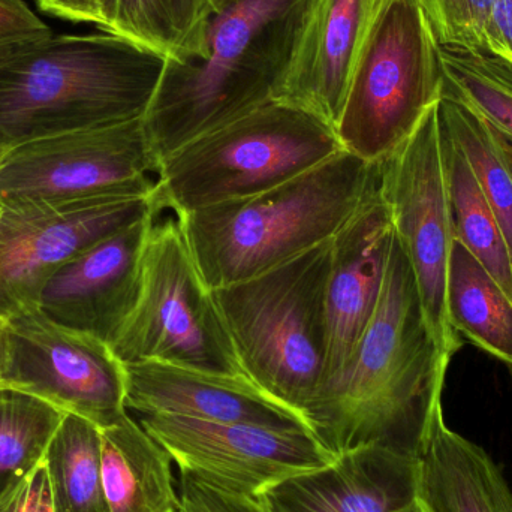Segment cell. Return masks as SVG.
<instances>
[{"label": "cell", "mask_w": 512, "mask_h": 512, "mask_svg": "<svg viewBox=\"0 0 512 512\" xmlns=\"http://www.w3.org/2000/svg\"><path fill=\"white\" fill-rule=\"evenodd\" d=\"M441 51L444 90L512 138V65L486 51L450 45H441Z\"/></svg>", "instance_id": "27"}, {"label": "cell", "mask_w": 512, "mask_h": 512, "mask_svg": "<svg viewBox=\"0 0 512 512\" xmlns=\"http://www.w3.org/2000/svg\"><path fill=\"white\" fill-rule=\"evenodd\" d=\"M53 35L24 0H0V50L26 47Z\"/></svg>", "instance_id": "30"}, {"label": "cell", "mask_w": 512, "mask_h": 512, "mask_svg": "<svg viewBox=\"0 0 512 512\" xmlns=\"http://www.w3.org/2000/svg\"><path fill=\"white\" fill-rule=\"evenodd\" d=\"M441 45L486 51L490 0H420Z\"/></svg>", "instance_id": "28"}, {"label": "cell", "mask_w": 512, "mask_h": 512, "mask_svg": "<svg viewBox=\"0 0 512 512\" xmlns=\"http://www.w3.org/2000/svg\"><path fill=\"white\" fill-rule=\"evenodd\" d=\"M36 5L50 17L93 24L101 29V0H36Z\"/></svg>", "instance_id": "33"}, {"label": "cell", "mask_w": 512, "mask_h": 512, "mask_svg": "<svg viewBox=\"0 0 512 512\" xmlns=\"http://www.w3.org/2000/svg\"><path fill=\"white\" fill-rule=\"evenodd\" d=\"M0 316L38 306L45 283L105 237L161 212L155 195L80 200H2Z\"/></svg>", "instance_id": "10"}, {"label": "cell", "mask_w": 512, "mask_h": 512, "mask_svg": "<svg viewBox=\"0 0 512 512\" xmlns=\"http://www.w3.org/2000/svg\"><path fill=\"white\" fill-rule=\"evenodd\" d=\"M381 197L414 273L427 325L448 358L462 339L448 322L447 282L454 231L442 158L438 104L411 137L379 162Z\"/></svg>", "instance_id": "9"}, {"label": "cell", "mask_w": 512, "mask_h": 512, "mask_svg": "<svg viewBox=\"0 0 512 512\" xmlns=\"http://www.w3.org/2000/svg\"><path fill=\"white\" fill-rule=\"evenodd\" d=\"M424 512H512V490L492 457L451 430L439 406L420 456Z\"/></svg>", "instance_id": "19"}, {"label": "cell", "mask_w": 512, "mask_h": 512, "mask_svg": "<svg viewBox=\"0 0 512 512\" xmlns=\"http://www.w3.org/2000/svg\"><path fill=\"white\" fill-rule=\"evenodd\" d=\"M486 53L512 65V0H490Z\"/></svg>", "instance_id": "32"}, {"label": "cell", "mask_w": 512, "mask_h": 512, "mask_svg": "<svg viewBox=\"0 0 512 512\" xmlns=\"http://www.w3.org/2000/svg\"><path fill=\"white\" fill-rule=\"evenodd\" d=\"M393 240V221L381 189L331 240L324 381L342 367L375 315Z\"/></svg>", "instance_id": "17"}, {"label": "cell", "mask_w": 512, "mask_h": 512, "mask_svg": "<svg viewBox=\"0 0 512 512\" xmlns=\"http://www.w3.org/2000/svg\"><path fill=\"white\" fill-rule=\"evenodd\" d=\"M53 512H111L101 474V430L66 414L47 454Z\"/></svg>", "instance_id": "24"}, {"label": "cell", "mask_w": 512, "mask_h": 512, "mask_svg": "<svg viewBox=\"0 0 512 512\" xmlns=\"http://www.w3.org/2000/svg\"><path fill=\"white\" fill-rule=\"evenodd\" d=\"M315 0H213L188 54L167 59L143 117L153 156L274 101Z\"/></svg>", "instance_id": "2"}, {"label": "cell", "mask_w": 512, "mask_h": 512, "mask_svg": "<svg viewBox=\"0 0 512 512\" xmlns=\"http://www.w3.org/2000/svg\"><path fill=\"white\" fill-rule=\"evenodd\" d=\"M165 62L105 32L20 48L0 63V149L143 119Z\"/></svg>", "instance_id": "4"}, {"label": "cell", "mask_w": 512, "mask_h": 512, "mask_svg": "<svg viewBox=\"0 0 512 512\" xmlns=\"http://www.w3.org/2000/svg\"><path fill=\"white\" fill-rule=\"evenodd\" d=\"M65 415L38 397L0 387V501L44 462Z\"/></svg>", "instance_id": "26"}, {"label": "cell", "mask_w": 512, "mask_h": 512, "mask_svg": "<svg viewBox=\"0 0 512 512\" xmlns=\"http://www.w3.org/2000/svg\"><path fill=\"white\" fill-rule=\"evenodd\" d=\"M438 117L442 131L462 150L492 204L512 255V176L492 126L471 105L447 90H442Z\"/></svg>", "instance_id": "25"}, {"label": "cell", "mask_w": 512, "mask_h": 512, "mask_svg": "<svg viewBox=\"0 0 512 512\" xmlns=\"http://www.w3.org/2000/svg\"><path fill=\"white\" fill-rule=\"evenodd\" d=\"M492 126L493 134H495L496 143H498L499 150H501L502 158L507 162L508 170L512 176V138L505 135L504 132L498 131L495 126Z\"/></svg>", "instance_id": "35"}, {"label": "cell", "mask_w": 512, "mask_h": 512, "mask_svg": "<svg viewBox=\"0 0 512 512\" xmlns=\"http://www.w3.org/2000/svg\"><path fill=\"white\" fill-rule=\"evenodd\" d=\"M153 222L143 219L74 256L45 283L36 307L51 321L110 345L137 303Z\"/></svg>", "instance_id": "14"}, {"label": "cell", "mask_w": 512, "mask_h": 512, "mask_svg": "<svg viewBox=\"0 0 512 512\" xmlns=\"http://www.w3.org/2000/svg\"><path fill=\"white\" fill-rule=\"evenodd\" d=\"M382 0H315L274 101L336 128L349 77Z\"/></svg>", "instance_id": "18"}, {"label": "cell", "mask_w": 512, "mask_h": 512, "mask_svg": "<svg viewBox=\"0 0 512 512\" xmlns=\"http://www.w3.org/2000/svg\"><path fill=\"white\" fill-rule=\"evenodd\" d=\"M179 471L234 495L258 498L268 487L336 462L310 430L213 423L176 415H138Z\"/></svg>", "instance_id": "12"}, {"label": "cell", "mask_w": 512, "mask_h": 512, "mask_svg": "<svg viewBox=\"0 0 512 512\" xmlns=\"http://www.w3.org/2000/svg\"><path fill=\"white\" fill-rule=\"evenodd\" d=\"M159 165L143 119L39 138L8 149L0 162L2 200L147 197Z\"/></svg>", "instance_id": "11"}, {"label": "cell", "mask_w": 512, "mask_h": 512, "mask_svg": "<svg viewBox=\"0 0 512 512\" xmlns=\"http://www.w3.org/2000/svg\"><path fill=\"white\" fill-rule=\"evenodd\" d=\"M0 512H53L50 480L44 462L0 501Z\"/></svg>", "instance_id": "31"}, {"label": "cell", "mask_w": 512, "mask_h": 512, "mask_svg": "<svg viewBox=\"0 0 512 512\" xmlns=\"http://www.w3.org/2000/svg\"><path fill=\"white\" fill-rule=\"evenodd\" d=\"M123 366L126 409L137 415H176L213 423L310 430L300 412L277 402L243 376L161 361Z\"/></svg>", "instance_id": "16"}, {"label": "cell", "mask_w": 512, "mask_h": 512, "mask_svg": "<svg viewBox=\"0 0 512 512\" xmlns=\"http://www.w3.org/2000/svg\"><path fill=\"white\" fill-rule=\"evenodd\" d=\"M256 501L267 512H424L420 460L387 445H366L268 487Z\"/></svg>", "instance_id": "15"}, {"label": "cell", "mask_w": 512, "mask_h": 512, "mask_svg": "<svg viewBox=\"0 0 512 512\" xmlns=\"http://www.w3.org/2000/svg\"><path fill=\"white\" fill-rule=\"evenodd\" d=\"M379 162L342 150L262 194L177 216L210 289L273 270L330 242L379 194Z\"/></svg>", "instance_id": "3"}, {"label": "cell", "mask_w": 512, "mask_h": 512, "mask_svg": "<svg viewBox=\"0 0 512 512\" xmlns=\"http://www.w3.org/2000/svg\"><path fill=\"white\" fill-rule=\"evenodd\" d=\"M8 321L11 352L0 387L38 397L99 429L128 415L125 366L108 343L51 321L38 307Z\"/></svg>", "instance_id": "13"}, {"label": "cell", "mask_w": 512, "mask_h": 512, "mask_svg": "<svg viewBox=\"0 0 512 512\" xmlns=\"http://www.w3.org/2000/svg\"><path fill=\"white\" fill-rule=\"evenodd\" d=\"M110 348L123 364L161 361L246 378L177 218L153 222L137 303Z\"/></svg>", "instance_id": "8"}, {"label": "cell", "mask_w": 512, "mask_h": 512, "mask_svg": "<svg viewBox=\"0 0 512 512\" xmlns=\"http://www.w3.org/2000/svg\"><path fill=\"white\" fill-rule=\"evenodd\" d=\"M101 430V474L111 512H182L170 453L126 415Z\"/></svg>", "instance_id": "20"}, {"label": "cell", "mask_w": 512, "mask_h": 512, "mask_svg": "<svg viewBox=\"0 0 512 512\" xmlns=\"http://www.w3.org/2000/svg\"><path fill=\"white\" fill-rule=\"evenodd\" d=\"M9 352H11V328H9L8 318L0 316V384L5 378Z\"/></svg>", "instance_id": "34"}, {"label": "cell", "mask_w": 512, "mask_h": 512, "mask_svg": "<svg viewBox=\"0 0 512 512\" xmlns=\"http://www.w3.org/2000/svg\"><path fill=\"white\" fill-rule=\"evenodd\" d=\"M6 152H8V149H0V162H2L3 156L6 155Z\"/></svg>", "instance_id": "37"}, {"label": "cell", "mask_w": 512, "mask_h": 512, "mask_svg": "<svg viewBox=\"0 0 512 512\" xmlns=\"http://www.w3.org/2000/svg\"><path fill=\"white\" fill-rule=\"evenodd\" d=\"M450 361L427 325L414 273L394 236L375 315L304 418L336 456L387 445L418 457L442 406Z\"/></svg>", "instance_id": "1"}, {"label": "cell", "mask_w": 512, "mask_h": 512, "mask_svg": "<svg viewBox=\"0 0 512 512\" xmlns=\"http://www.w3.org/2000/svg\"><path fill=\"white\" fill-rule=\"evenodd\" d=\"M2 204H3L2 197H0V212H2Z\"/></svg>", "instance_id": "38"}, {"label": "cell", "mask_w": 512, "mask_h": 512, "mask_svg": "<svg viewBox=\"0 0 512 512\" xmlns=\"http://www.w3.org/2000/svg\"><path fill=\"white\" fill-rule=\"evenodd\" d=\"M213 0H101V30L165 59L194 48Z\"/></svg>", "instance_id": "23"}, {"label": "cell", "mask_w": 512, "mask_h": 512, "mask_svg": "<svg viewBox=\"0 0 512 512\" xmlns=\"http://www.w3.org/2000/svg\"><path fill=\"white\" fill-rule=\"evenodd\" d=\"M447 313L460 339L512 367V300L456 239L448 265Z\"/></svg>", "instance_id": "21"}, {"label": "cell", "mask_w": 512, "mask_h": 512, "mask_svg": "<svg viewBox=\"0 0 512 512\" xmlns=\"http://www.w3.org/2000/svg\"><path fill=\"white\" fill-rule=\"evenodd\" d=\"M17 50H20V48H12V50H0V63L5 62V60L8 59V57L11 56L12 53H15Z\"/></svg>", "instance_id": "36"}, {"label": "cell", "mask_w": 512, "mask_h": 512, "mask_svg": "<svg viewBox=\"0 0 512 512\" xmlns=\"http://www.w3.org/2000/svg\"><path fill=\"white\" fill-rule=\"evenodd\" d=\"M330 265L331 240L273 270L212 289L246 378L301 415L327 369Z\"/></svg>", "instance_id": "5"}, {"label": "cell", "mask_w": 512, "mask_h": 512, "mask_svg": "<svg viewBox=\"0 0 512 512\" xmlns=\"http://www.w3.org/2000/svg\"><path fill=\"white\" fill-rule=\"evenodd\" d=\"M336 129L271 101L168 156L153 192L176 216L277 188L342 152Z\"/></svg>", "instance_id": "6"}, {"label": "cell", "mask_w": 512, "mask_h": 512, "mask_svg": "<svg viewBox=\"0 0 512 512\" xmlns=\"http://www.w3.org/2000/svg\"><path fill=\"white\" fill-rule=\"evenodd\" d=\"M444 83L441 44L420 0H382L334 128L342 149L381 162L438 104Z\"/></svg>", "instance_id": "7"}, {"label": "cell", "mask_w": 512, "mask_h": 512, "mask_svg": "<svg viewBox=\"0 0 512 512\" xmlns=\"http://www.w3.org/2000/svg\"><path fill=\"white\" fill-rule=\"evenodd\" d=\"M179 490L182 512H267L256 499L225 492L189 472L180 471Z\"/></svg>", "instance_id": "29"}, {"label": "cell", "mask_w": 512, "mask_h": 512, "mask_svg": "<svg viewBox=\"0 0 512 512\" xmlns=\"http://www.w3.org/2000/svg\"><path fill=\"white\" fill-rule=\"evenodd\" d=\"M439 129L454 239L483 264L512 300V255L495 210L462 150L441 125Z\"/></svg>", "instance_id": "22"}]
</instances>
